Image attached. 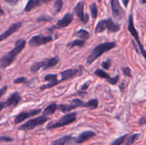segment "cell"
<instances>
[{
  "instance_id": "1",
  "label": "cell",
  "mask_w": 146,
  "mask_h": 145,
  "mask_svg": "<svg viewBox=\"0 0 146 145\" xmlns=\"http://www.w3.org/2000/svg\"><path fill=\"white\" fill-rule=\"evenodd\" d=\"M26 45V41L24 39H18L15 42L14 48L0 58V67L6 68L9 66L16 59L17 55L22 51Z\"/></svg>"
},
{
  "instance_id": "2",
  "label": "cell",
  "mask_w": 146,
  "mask_h": 145,
  "mask_svg": "<svg viewBox=\"0 0 146 145\" xmlns=\"http://www.w3.org/2000/svg\"><path fill=\"white\" fill-rule=\"evenodd\" d=\"M115 46H116V44L115 42H105L98 44L91 51V52L87 57V63L91 65L104 53L109 51Z\"/></svg>"
},
{
  "instance_id": "3",
  "label": "cell",
  "mask_w": 146,
  "mask_h": 145,
  "mask_svg": "<svg viewBox=\"0 0 146 145\" xmlns=\"http://www.w3.org/2000/svg\"><path fill=\"white\" fill-rule=\"evenodd\" d=\"M121 29L119 24H115L111 18L101 20L98 21L95 28L96 34L104 32V31H108L111 33H115Z\"/></svg>"
},
{
  "instance_id": "4",
  "label": "cell",
  "mask_w": 146,
  "mask_h": 145,
  "mask_svg": "<svg viewBox=\"0 0 146 145\" xmlns=\"http://www.w3.org/2000/svg\"><path fill=\"white\" fill-rule=\"evenodd\" d=\"M76 119V112H71V113L66 114V115L63 116L57 122L48 125L46 126V128L48 129H54L58 127H61L66 126V125H68L75 122Z\"/></svg>"
},
{
  "instance_id": "5",
  "label": "cell",
  "mask_w": 146,
  "mask_h": 145,
  "mask_svg": "<svg viewBox=\"0 0 146 145\" xmlns=\"http://www.w3.org/2000/svg\"><path fill=\"white\" fill-rule=\"evenodd\" d=\"M58 62H59V59L57 57L48 58V59L39 61V62H36L31 67V71L32 72H36L40 69L47 70L56 65Z\"/></svg>"
},
{
  "instance_id": "6",
  "label": "cell",
  "mask_w": 146,
  "mask_h": 145,
  "mask_svg": "<svg viewBox=\"0 0 146 145\" xmlns=\"http://www.w3.org/2000/svg\"><path fill=\"white\" fill-rule=\"evenodd\" d=\"M48 120V117L47 116H40L38 117L34 118V119H29V121L26 122L25 123L23 124L21 126L19 127L20 130H31L36 127L37 126H41L44 125L45 122H46Z\"/></svg>"
},
{
  "instance_id": "7",
  "label": "cell",
  "mask_w": 146,
  "mask_h": 145,
  "mask_svg": "<svg viewBox=\"0 0 146 145\" xmlns=\"http://www.w3.org/2000/svg\"><path fill=\"white\" fill-rule=\"evenodd\" d=\"M128 30L129 31V32L131 33V35L134 37L135 41L138 43V45L140 48V51H141V54L143 55V56L146 59V51L144 49L143 46V44H141V41H140L139 36H138V33L137 31V30L135 29V26H134L133 23V15L131 14L128 17Z\"/></svg>"
},
{
  "instance_id": "8",
  "label": "cell",
  "mask_w": 146,
  "mask_h": 145,
  "mask_svg": "<svg viewBox=\"0 0 146 145\" xmlns=\"http://www.w3.org/2000/svg\"><path fill=\"white\" fill-rule=\"evenodd\" d=\"M51 41H52V37L51 36L36 35L31 37L29 41V45L31 47H37L47 44Z\"/></svg>"
},
{
  "instance_id": "9",
  "label": "cell",
  "mask_w": 146,
  "mask_h": 145,
  "mask_svg": "<svg viewBox=\"0 0 146 145\" xmlns=\"http://www.w3.org/2000/svg\"><path fill=\"white\" fill-rule=\"evenodd\" d=\"M84 102L81 100L76 98L73 100L71 103L68 105H58V109L63 112H69L73 109H75L78 107H84Z\"/></svg>"
},
{
  "instance_id": "10",
  "label": "cell",
  "mask_w": 146,
  "mask_h": 145,
  "mask_svg": "<svg viewBox=\"0 0 146 145\" xmlns=\"http://www.w3.org/2000/svg\"><path fill=\"white\" fill-rule=\"evenodd\" d=\"M41 109H36L20 112L19 115H17V116H16L15 119H14V123H15L16 125L21 123V122L26 120V119H28V118H30L31 117L38 115V113L41 112Z\"/></svg>"
},
{
  "instance_id": "11",
  "label": "cell",
  "mask_w": 146,
  "mask_h": 145,
  "mask_svg": "<svg viewBox=\"0 0 146 145\" xmlns=\"http://www.w3.org/2000/svg\"><path fill=\"white\" fill-rule=\"evenodd\" d=\"M81 74H82L81 68H70V69L65 70V71L60 72V75L61 77V79L60 80V81L64 82V81L71 79V78H74L77 75H81Z\"/></svg>"
},
{
  "instance_id": "12",
  "label": "cell",
  "mask_w": 146,
  "mask_h": 145,
  "mask_svg": "<svg viewBox=\"0 0 146 145\" xmlns=\"http://www.w3.org/2000/svg\"><path fill=\"white\" fill-rule=\"evenodd\" d=\"M111 6L112 14L116 19H121L125 14L123 9H122L118 0H111Z\"/></svg>"
},
{
  "instance_id": "13",
  "label": "cell",
  "mask_w": 146,
  "mask_h": 145,
  "mask_svg": "<svg viewBox=\"0 0 146 145\" xmlns=\"http://www.w3.org/2000/svg\"><path fill=\"white\" fill-rule=\"evenodd\" d=\"M73 20H74V16H73L72 14L71 13H66L61 19L58 20V22L52 27V28L60 29V28H63L68 26L71 24Z\"/></svg>"
},
{
  "instance_id": "14",
  "label": "cell",
  "mask_w": 146,
  "mask_h": 145,
  "mask_svg": "<svg viewBox=\"0 0 146 145\" xmlns=\"http://www.w3.org/2000/svg\"><path fill=\"white\" fill-rule=\"evenodd\" d=\"M57 77H58V75L56 74H48V75H46L44 77V80L48 82V83L40 87V89L46 90L58 85L59 82H61V81H60V80H58Z\"/></svg>"
},
{
  "instance_id": "15",
  "label": "cell",
  "mask_w": 146,
  "mask_h": 145,
  "mask_svg": "<svg viewBox=\"0 0 146 145\" xmlns=\"http://www.w3.org/2000/svg\"><path fill=\"white\" fill-rule=\"evenodd\" d=\"M74 11H75L77 17L83 21L84 24H86L88 21V14H86L84 16V1H81L76 4V6L74 8Z\"/></svg>"
},
{
  "instance_id": "16",
  "label": "cell",
  "mask_w": 146,
  "mask_h": 145,
  "mask_svg": "<svg viewBox=\"0 0 146 145\" xmlns=\"http://www.w3.org/2000/svg\"><path fill=\"white\" fill-rule=\"evenodd\" d=\"M21 25H22V23H21V21H18V22L11 24L9 26V28L7 31H5L4 33L0 34V42H1V41H4V40L7 39L8 37H9L10 36L12 35L14 33L17 32V31L21 28Z\"/></svg>"
},
{
  "instance_id": "17",
  "label": "cell",
  "mask_w": 146,
  "mask_h": 145,
  "mask_svg": "<svg viewBox=\"0 0 146 145\" xmlns=\"http://www.w3.org/2000/svg\"><path fill=\"white\" fill-rule=\"evenodd\" d=\"M94 74L96 75H97L98 77L101 78H104V79L106 80L108 82H109L111 85H115L118 82V79H119V76L118 75H115V77H111L108 75L107 72H106L105 71H103L101 69H96L94 71Z\"/></svg>"
},
{
  "instance_id": "18",
  "label": "cell",
  "mask_w": 146,
  "mask_h": 145,
  "mask_svg": "<svg viewBox=\"0 0 146 145\" xmlns=\"http://www.w3.org/2000/svg\"><path fill=\"white\" fill-rule=\"evenodd\" d=\"M75 138L71 134L65 135L59 139L53 141L51 142V145H70L75 142Z\"/></svg>"
},
{
  "instance_id": "19",
  "label": "cell",
  "mask_w": 146,
  "mask_h": 145,
  "mask_svg": "<svg viewBox=\"0 0 146 145\" xmlns=\"http://www.w3.org/2000/svg\"><path fill=\"white\" fill-rule=\"evenodd\" d=\"M21 98L19 92H13L11 95V96H10L5 102L6 107H15L16 106H17L19 102L21 101Z\"/></svg>"
},
{
  "instance_id": "20",
  "label": "cell",
  "mask_w": 146,
  "mask_h": 145,
  "mask_svg": "<svg viewBox=\"0 0 146 145\" xmlns=\"http://www.w3.org/2000/svg\"><path fill=\"white\" fill-rule=\"evenodd\" d=\"M96 136V133L93 131H85L78 135V137L75 139V142L77 144H81L86 142L88 139Z\"/></svg>"
},
{
  "instance_id": "21",
  "label": "cell",
  "mask_w": 146,
  "mask_h": 145,
  "mask_svg": "<svg viewBox=\"0 0 146 145\" xmlns=\"http://www.w3.org/2000/svg\"><path fill=\"white\" fill-rule=\"evenodd\" d=\"M43 2L41 1V0H29L27 5H26L25 9H24V11H30L35 9L36 7L41 6Z\"/></svg>"
},
{
  "instance_id": "22",
  "label": "cell",
  "mask_w": 146,
  "mask_h": 145,
  "mask_svg": "<svg viewBox=\"0 0 146 145\" xmlns=\"http://www.w3.org/2000/svg\"><path fill=\"white\" fill-rule=\"evenodd\" d=\"M56 109H58V105L56 103H54V102H53V103L48 105V106H47L44 109L43 114H44V116H48V115H53V114H54V112H56Z\"/></svg>"
},
{
  "instance_id": "23",
  "label": "cell",
  "mask_w": 146,
  "mask_h": 145,
  "mask_svg": "<svg viewBox=\"0 0 146 145\" xmlns=\"http://www.w3.org/2000/svg\"><path fill=\"white\" fill-rule=\"evenodd\" d=\"M85 41L84 40H81V39H76L74 41H71V42L68 43L67 44V48H73L74 47L77 46V47H84L85 45Z\"/></svg>"
},
{
  "instance_id": "24",
  "label": "cell",
  "mask_w": 146,
  "mask_h": 145,
  "mask_svg": "<svg viewBox=\"0 0 146 145\" xmlns=\"http://www.w3.org/2000/svg\"><path fill=\"white\" fill-rule=\"evenodd\" d=\"M74 36L78 38H81V40H84V41H86V40L88 39L89 38V33H88V31L85 29H80L78 30V31L75 33Z\"/></svg>"
},
{
  "instance_id": "25",
  "label": "cell",
  "mask_w": 146,
  "mask_h": 145,
  "mask_svg": "<svg viewBox=\"0 0 146 145\" xmlns=\"http://www.w3.org/2000/svg\"><path fill=\"white\" fill-rule=\"evenodd\" d=\"M98 101L97 99H92L88 100V102H85L84 105V107L88 108L90 109H94L98 107Z\"/></svg>"
},
{
  "instance_id": "26",
  "label": "cell",
  "mask_w": 146,
  "mask_h": 145,
  "mask_svg": "<svg viewBox=\"0 0 146 145\" xmlns=\"http://www.w3.org/2000/svg\"><path fill=\"white\" fill-rule=\"evenodd\" d=\"M140 136H141V134H140L139 133H135L134 134L130 136L128 138V139H127L125 145H132L133 144L135 143V142L139 139Z\"/></svg>"
},
{
  "instance_id": "27",
  "label": "cell",
  "mask_w": 146,
  "mask_h": 145,
  "mask_svg": "<svg viewBox=\"0 0 146 145\" xmlns=\"http://www.w3.org/2000/svg\"><path fill=\"white\" fill-rule=\"evenodd\" d=\"M90 11H91V16L93 18H96L98 16V7L96 3H93L90 5Z\"/></svg>"
},
{
  "instance_id": "28",
  "label": "cell",
  "mask_w": 146,
  "mask_h": 145,
  "mask_svg": "<svg viewBox=\"0 0 146 145\" xmlns=\"http://www.w3.org/2000/svg\"><path fill=\"white\" fill-rule=\"evenodd\" d=\"M127 136H128V134L123 135V136H120V137H118V139H115L113 142H111V143L110 144V145H121L124 142H125Z\"/></svg>"
},
{
  "instance_id": "29",
  "label": "cell",
  "mask_w": 146,
  "mask_h": 145,
  "mask_svg": "<svg viewBox=\"0 0 146 145\" xmlns=\"http://www.w3.org/2000/svg\"><path fill=\"white\" fill-rule=\"evenodd\" d=\"M63 0H56L54 3V10H55V14H58L61 11L63 8Z\"/></svg>"
},
{
  "instance_id": "30",
  "label": "cell",
  "mask_w": 146,
  "mask_h": 145,
  "mask_svg": "<svg viewBox=\"0 0 146 145\" xmlns=\"http://www.w3.org/2000/svg\"><path fill=\"white\" fill-rule=\"evenodd\" d=\"M27 78L25 77H19L17 78L13 81L14 84H21V83H27Z\"/></svg>"
},
{
  "instance_id": "31",
  "label": "cell",
  "mask_w": 146,
  "mask_h": 145,
  "mask_svg": "<svg viewBox=\"0 0 146 145\" xmlns=\"http://www.w3.org/2000/svg\"><path fill=\"white\" fill-rule=\"evenodd\" d=\"M51 20H53L52 17H50L46 15H43L41 16H40L39 18H37V21H51Z\"/></svg>"
},
{
  "instance_id": "32",
  "label": "cell",
  "mask_w": 146,
  "mask_h": 145,
  "mask_svg": "<svg viewBox=\"0 0 146 145\" xmlns=\"http://www.w3.org/2000/svg\"><path fill=\"white\" fill-rule=\"evenodd\" d=\"M111 61H110V60H107V61H104V62L101 63V67H102L104 69L107 70L110 68V66H111Z\"/></svg>"
},
{
  "instance_id": "33",
  "label": "cell",
  "mask_w": 146,
  "mask_h": 145,
  "mask_svg": "<svg viewBox=\"0 0 146 145\" xmlns=\"http://www.w3.org/2000/svg\"><path fill=\"white\" fill-rule=\"evenodd\" d=\"M14 140L12 137H10V136H0V142H12Z\"/></svg>"
},
{
  "instance_id": "34",
  "label": "cell",
  "mask_w": 146,
  "mask_h": 145,
  "mask_svg": "<svg viewBox=\"0 0 146 145\" xmlns=\"http://www.w3.org/2000/svg\"><path fill=\"white\" fill-rule=\"evenodd\" d=\"M123 74L125 75V76L131 77V69H130L128 67H125V68H123Z\"/></svg>"
},
{
  "instance_id": "35",
  "label": "cell",
  "mask_w": 146,
  "mask_h": 145,
  "mask_svg": "<svg viewBox=\"0 0 146 145\" xmlns=\"http://www.w3.org/2000/svg\"><path fill=\"white\" fill-rule=\"evenodd\" d=\"M7 90V85H4V86H3L2 88L0 89V98H1L3 95H4V94L6 92Z\"/></svg>"
},
{
  "instance_id": "36",
  "label": "cell",
  "mask_w": 146,
  "mask_h": 145,
  "mask_svg": "<svg viewBox=\"0 0 146 145\" xmlns=\"http://www.w3.org/2000/svg\"><path fill=\"white\" fill-rule=\"evenodd\" d=\"M4 1L11 5H16L19 0H4Z\"/></svg>"
},
{
  "instance_id": "37",
  "label": "cell",
  "mask_w": 146,
  "mask_h": 145,
  "mask_svg": "<svg viewBox=\"0 0 146 145\" xmlns=\"http://www.w3.org/2000/svg\"><path fill=\"white\" fill-rule=\"evenodd\" d=\"M88 84L87 83L84 84V85L81 86V89H80V91H86L87 90V88H88Z\"/></svg>"
},
{
  "instance_id": "38",
  "label": "cell",
  "mask_w": 146,
  "mask_h": 145,
  "mask_svg": "<svg viewBox=\"0 0 146 145\" xmlns=\"http://www.w3.org/2000/svg\"><path fill=\"white\" fill-rule=\"evenodd\" d=\"M139 125H146V118L145 117H142L141 119H140Z\"/></svg>"
},
{
  "instance_id": "39",
  "label": "cell",
  "mask_w": 146,
  "mask_h": 145,
  "mask_svg": "<svg viewBox=\"0 0 146 145\" xmlns=\"http://www.w3.org/2000/svg\"><path fill=\"white\" fill-rule=\"evenodd\" d=\"M4 107H6L5 102H0V111L2 110Z\"/></svg>"
},
{
  "instance_id": "40",
  "label": "cell",
  "mask_w": 146,
  "mask_h": 145,
  "mask_svg": "<svg viewBox=\"0 0 146 145\" xmlns=\"http://www.w3.org/2000/svg\"><path fill=\"white\" fill-rule=\"evenodd\" d=\"M129 1H130V0H122L123 4H124V6H125V7H128V3H129Z\"/></svg>"
},
{
  "instance_id": "41",
  "label": "cell",
  "mask_w": 146,
  "mask_h": 145,
  "mask_svg": "<svg viewBox=\"0 0 146 145\" xmlns=\"http://www.w3.org/2000/svg\"><path fill=\"white\" fill-rule=\"evenodd\" d=\"M3 14H4V11H3V10L1 9V7H0V16L3 15Z\"/></svg>"
},
{
  "instance_id": "42",
  "label": "cell",
  "mask_w": 146,
  "mask_h": 145,
  "mask_svg": "<svg viewBox=\"0 0 146 145\" xmlns=\"http://www.w3.org/2000/svg\"><path fill=\"white\" fill-rule=\"evenodd\" d=\"M141 3L142 4H146V0H141Z\"/></svg>"
},
{
  "instance_id": "43",
  "label": "cell",
  "mask_w": 146,
  "mask_h": 145,
  "mask_svg": "<svg viewBox=\"0 0 146 145\" xmlns=\"http://www.w3.org/2000/svg\"><path fill=\"white\" fill-rule=\"evenodd\" d=\"M52 1V0H47V1H46V3H48V2H49V1Z\"/></svg>"
},
{
  "instance_id": "44",
  "label": "cell",
  "mask_w": 146,
  "mask_h": 145,
  "mask_svg": "<svg viewBox=\"0 0 146 145\" xmlns=\"http://www.w3.org/2000/svg\"><path fill=\"white\" fill-rule=\"evenodd\" d=\"M1 80V73H0V80Z\"/></svg>"
}]
</instances>
